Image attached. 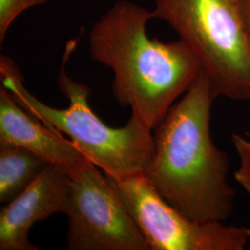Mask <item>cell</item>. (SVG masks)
Listing matches in <instances>:
<instances>
[{"instance_id": "cell-1", "label": "cell", "mask_w": 250, "mask_h": 250, "mask_svg": "<svg viewBox=\"0 0 250 250\" xmlns=\"http://www.w3.org/2000/svg\"><path fill=\"white\" fill-rule=\"evenodd\" d=\"M217 99L204 71L154 129L144 176L170 205L198 223L225 222L234 209L229 158L210 135Z\"/></svg>"}, {"instance_id": "cell-2", "label": "cell", "mask_w": 250, "mask_h": 250, "mask_svg": "<svg viewBox=\"0 0 250 250\" xmlns=\"http://www.w3.org/2000/svg\"><path fill=\"white\" fill-rule=\"evenodd\" d=\"M153 12L118 0L92 25L90 56L113 72L112 94L151 130L185 95L202 65L183 40L163 43L147 35Z\"/></svg>"}, {"instance_id": "cell-3", "label": "cell", "mask_w": 250, "mask_h": 250, "mask_svg": "<svg viewBox=\"0 0 250 250\" xmlns=\"http://www.w3.org/2000/svg\"><path fill=\"white\" fill-rule=\"evenodd\" d=\"M76 44L77 39H72L66 45L57 79L59 89L69 100V107H50L31 94L23 84L17 66L7 56L0 58L1 84L30 114L69 136L85 159L107 177L118 181L143 174L154 152L153 130L134 113L126 125L120 128L107 126L96 115L88 103L89 86L73 80L66 72V63Z\"/></svg>"}, {"instance_id": "cell-4", "label": "cell", "mask_w": 250, "mask_h": 250, "mask_svg": "<svg viewBox=\"0 0 250 250\" xmlns=\"http://www.w3.org/2000/svg\"><path fill=\"white\" fill-rule=\"evenodd\" d=\"M153 2V17L196 54L215 96L250 102V37L237 0Z\"/></svg>"}, {"instance_id": "cell-5", "label": "cell", "mask_w": 250, "mask_h": 250, "mask_svg": "<svg viewBox=\"0 0 250 250\" xmlns=\"http://www.w3.org/2000/svg\"><path fill=\"white\" fill-rule=\"evenodd\" d=\"M67 250H150L119 192L89 161L70 171Z\"/></svg>"}, {"instance_id": "cell-6", "label": "cell", "mask_w": 250, "mask_h": 250, "mask_svg": "<svg viewBox=\"0 0 250 250\" xmlns=\"http://www.w3.org/2000/svg\"><path fill=\"white\" fill-rule=\"evenodd\" d=\"M108 179L150 250H243L250 241L247 227L188 218L161 197L144 174Z\"/></svg>"}, {"instance_id": "cell-7", "label": "cell", "mask_w": 250, "mask_h": 250, "mask_svg": "<svg viewBox=\"0 0 250 250\" xmlns=\"http://www.w3.org/2000/svg\"><path fill=\"white\" fill-rule=\"evenodd\" d=\"M72 189L70 172L48 164L42 173L0 210V250H37L29 241L34 224L65 213Z\"/></svg>"}, {"instance_id": "cell-8", "label": "cell", "mask_w": 250, "mask_h": 250, "mask_svg": "<svg viewBox=\"0 0 250 250\" xmlns=\"http://www.w3.org/2000/svg\"><path fill=\"white\" fill-rule=\"evenodd\" d=\"M0 146L23 147L69 172L86 161L71 140L21 107L3 84L0 85Z\"/></svg>"}, {"instance_id": "cell-9", "label": "cell", "mask_w": 250, "mask_h": 250, "mask_svg": "<svg viewBox=\"0 0 250 250\" xmlns=\"http://www.w3.org/2000/svg\"><path fill=\"white\" fill-rule=\"evenodd\" d=\"M48 163L34 152L14 146H0V202L7 204L23 192Z\"/></svg>"}, {"instance_id": "cell-10", "label": "cell", "mask_w": 250, "mask_h": 250, "mask_svg": "<svg viewBox=\"0 0 250 250\" xmlns=\"http://www.w3.org/2000/svg\"><path fill=\"white\" fill-rule=\"evenodd\" d=\"M49 0H0V44L2 45L9 27L25 10L44 5Z\"/></svg>"}, {"instance_id": "cell-11", "label": "cell", "mask_w": 250, "mask_h": 250, "mask_svg": "<svg viewBox=\"0 0 250 250\" xmlns=\"http://www.w3.org/2000/svg\"><path fill=\"white\" fill-rule=\"evenodd\" d=\"M232 142L239 157V167L234 172V178L250 196V139L233 134Z\"/></svg>"}, {"instance_id": "cell-12", "label": "cell", "mask_w": 250, "mask_h": 250, "mask_svg": "<svg viewBox=\"0 0 250 250\" xmlns=\"http://www.w3.org/2000/svg\"><path fill=\"white\" fill-rule=\"evenodd\" d=\"M237 3L250 37V0H237Z\"/></svg>"}]
</instances>
